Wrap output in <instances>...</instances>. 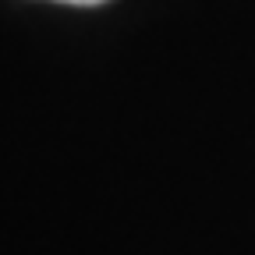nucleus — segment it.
Returning a JSON list of instances; mask_svg holds the SVG:
<instances>
[{"instance_id":"1","label":"nucleus","mask_w":255,"mask_h":255,"mask_svg":"<svg viewBox=\"0 0 255 255\" xmlns=\"http://www.w3.org/2000/svg\"><path fill=\"white\" fill-rule=\"evenodd\" d=\"M57 4H75V7H96V4H107V0H57Z\"/></svg>"}]
</instances>
